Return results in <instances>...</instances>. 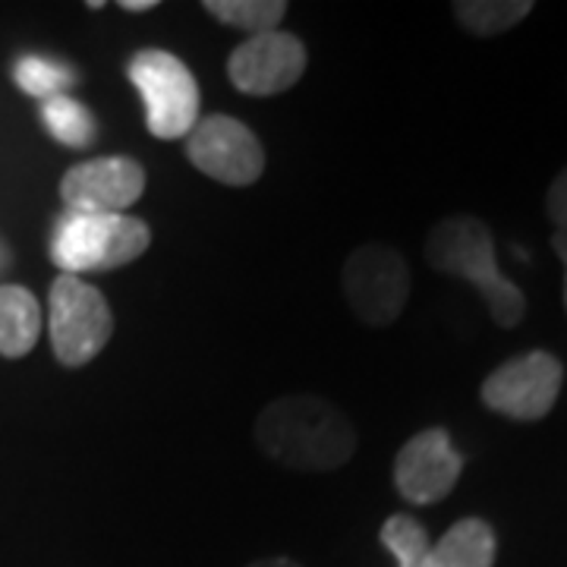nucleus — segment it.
I'll return each mask as SVG.
<instances>
[{
	"instance_id": "nucleus-5",
	"label": "nucleus",
	"mask_w": 567,
	"mask_h": 567,
	"mask_svg": "<svg viewBox=\"0 0 567 567\" xmlns=\"http://www.w3.org/2000/svg\"><path fill=\"white\" fill-rule=\"evenodd\" d=\"M48 334L61 365L92 363L114 334V316L102 290L76 275H58L48 293Z\"/></svg>"
},
{
	"instance_id": "nucleus-17",
	"label": "nucleus",
	"mask_w": 567,
	"mask_h": 567,
	"mask_svg": "<svg viewBox=\"0 0 567 567\" xmlns=\"http://www.w3.org/2000/svg\"><path fill=\"white\" fill-rule=\"evenodd\" d=\"M13 80L29 99L48 102V99L66 95V89L76 85V70H70L66 63L44 61V58H22L13 70Z\"/></svg>"
},
{
	"instance_id": "nucleus-2",
	"label": "nucleus",
	"mask_w": 567,
	"mask_h": 567,
	"mask_svg": "<svg viewBox=\"0 0 567 567\" xmlns=\"http://www.w3.org/2000/svg\"><path fill=\"white\" fill-rule=\"evenodd\" d=\"M425 262L435 271L461 278L480 290L495 324L517 328L527 316V297L517 284L498 271L492 230L473 215H454L439 221L425 237Z\"/></svg>"
},
{
	"instance_id": "nucleus-15",
	"label": "nucleus",
	"mask_w": 567,
	"mask_h": 567,
	"mask_svg": "<svg viewBox=\"0 0 567 567\" xmlns=\"http://www.w3.org/2000/svg\"><path fill=\"white\" fill-rule=\"evenodd\" d=\"M41 121L48 126V133L66 148H89L99 136V123L92 117V111L70 95L41 102Z\"/></svg>"
},
{
	"instance_id": "nucleus-12",
	"label": "nucleus",
	"mask_w": 567,
	"mask_h": 567,
	"mask_svg": "<svg viewBox=\"0 0 567 567\" xmlns=\"http://www.w3.org/2000/svg\"><path fill=\"white\" fill-rule=\"evenodd\" d=\"M41 306L32 290L20 284L0 287V357L20 360L41 338Z\"/></svg>"
},
{
	"instance_id": "nucleus-3",
	"label": "nucleus",
	"mask_w": 567,
	"mask_h": 567,
	"mask_svg": "<svg viewBox=\"0 0 567 567\" xmlns=\"http://www.w3.org/2000/svg\"><path fill=\"white\" fill-rule=\"evenodd\" d=\"M152 246V227L133 215H85L66 212L54 224L51 259L63 275L114 271L136 262Z\"/></svg>"
},
{
	"instance_id": "nucleus-16",
	"label": "nucleus",
	"mask_w": 567,
	"mask_h": 567,
	"mask_svg": "<svg viewBox=\"0 0 567 567\" xmlns=\"http://www.w3.org/2000/svg\"><path fill=\"white\" fill-rule=\"evenodd\" d=\"M205 13L249 35H265L281 25L287 3L284 0H205Z\"/></svg>"
},
{
	"instance_id": "nucleus-6",
	"label": "nucleus",
	"mask_w": 567,
	"mask_h": 567,
	"mask_svg": "<svg viewBox=\"0 0 567 567\" xmlns=\"http://www.w3.org/2000/svg\"><path fill=\"white\" fill-rule=\"evenodd\" d=\"M344 297L353 316L372 328L394 324L410 300V268L385 244H365L344 262Z\"/></svg>"
},
{
	"instance_id": "nucleus-1",
	"label": "nucleus",
	"mask_w": 567,
	"mask_h": 567,
	"mask_svg": "<svg viewBox=\"0 0 567 567\" xmlns=\"http://www.w3.org/2000/svg\"><path fill=\"white\" fill-rule=\"evenodd\" d=\"M256 442L275 464L303 473L344 466L357 451V429L344 410L316 394H287L256 420Z\"/></svg>"
},
{
	"instance_id": "nucleus-18",
	"label": "nucleus",
	"mask_w": 567,
	"mask_h": 567,
	"mask_svg": "<svg viewBox=\"0 0 567 567\" xmlns=\"http://www.w3.org/2000/svg\"><path fill=\"white\" fill-rule=\"evenodd\" d=\"M382 546L394 555L398 567H429V558H432L429 533L420 520H413L406 514L388 517L382 527Z\"/></svg>"
},
{
	"instance_id": "nucleus-10",
	"label": "nucleus",
	"mask_w": 567,
	"mask_h": 567,
	"mask_svg": "<svg viewBox=\"0 0 567 567\" xmlns=\"http://www.w3.org/2000/svg\"><path fill=\"white\" fill-rule=\"evenodd\" d=\"M145 171L133 158H92L70 167L61 181L66 212L85 215H123L142 199Z\"/></svg>"
},
{
	"instance_id": "nucleus-7",
	"label": "nucleus",
	"mask_w": 567,
	"mask_h": 567,
	"mask_svg": "<svg viewBox=\"0 0 567 567\" xmlns=\"http://www.w3.org/2000/svg\"><path fill=\"white\" fill-rule=\"evenodd\" d=\"M565 385V365L548 350H529L502 363L483 382V404L520 423H536L551 413Z\"/></svg>"
},
{
	"instance_id": "nucleus-21",
	"label": "nucleus",
	"mask_w": 567,
	"mask_h": 567,
	"mask_svg": "<svg viewBox=\"0 0 567 567\" xmlns=\"http://www.w3.org/2000/svg\"><path fill=\"white\" fill-rule=\"evenodd\" d=\"M121 7L126 13H142V10H155L158 3L155 0H123Z\"/></svg>"
},
{
	"instance_id": "nucleus-11",
	"label": "nucleus",
	"mask_w": 567,
	"mask_h": 567,
	"mask_svg": "<svg viewBox=\"0 0 567 567\" xmlns=\"http://www.w3.org/2000/svg\"><path fill=\"white\" fill-rule=\"evenodd\" d=\"M464 470V457L451 445L445 429L416 432L394 461V486L410 505H435L451 495Z\"/></svg>"
},
{
	"instance_id": "nucleus-14",
	"label": "nucleus",
	"mask_w": 567,
	"mask_h": 567,
	"mask_svg": "<svg viewBox=\"0 0 567 567\" xmlns=\"http://www.w3.org/2000/svg\"><path fill=\"white\" fill-rule=\"evenodd\" d=\"M529 13H533L529 0H461V3H454L457 22L480 39L511 32L517 22L527 20Z\"/></svg>"
},
{
	"instance_id": "nucleus-4",
	"label": "nucleus",
	"mask_w": 567,
	"mask_h": 567,
	"mask_svg": "<svg viewBox=\"0 0 567 567\" xmlns=\"http://www.w3.org/2000/svg\"><path fill=\"white\" fill-rule=\"evenodd\" d=\"M126 76L145 102V123L155 140H186L199 123V85L189 66L162 48H142L126 63Z\"/></svg>"
},
{
	"instance_id": "nucleus-19",
	"label": "nucleus",
	"mask_w": 567,
	"mask_h": 567,
	"mask_svg": "<svg viewBox=\"0 0 567 567\" xmlns=\"http://www.w3.org/2000/svg\"><path fill=\"white\" fill-rule=\"evenodd\" d=\"M546 215L558 227V234H567V167L548 186Z\"/></svg>"
},
{
	"instance_id": "nucleus-20",
	"label": "nucleus",
	"mask_w": 567,
	"mask_h": 567,
	"mask_svg": "<svg viewBox=\"0 0 567 567\" xmlns=\"http://www.w3.org/2000/svg\"><path fill=\"white\" fill-rule=\"evenodd\" d=\"M551 249L558 252V259L565 265V309H567V234H558L555 230V237H551Z\"/></svg>"
},
{
	"instance_id": "nucleus-9",
	"label": "nucleus",
	"mask_w": 567,
	"mask_h": 567,
	"mask_svg": "<svg viewBox=\"0 0 567 567\" xmlns=\"http://www.w3.org/2000/svg\"><path fill=\"white\" fill-rule=\"evenodd\" d=\"M306 63L309 58L303 41L275 29L265 35H249L244 44H237L227 61V76L244 95L271 99L303 80Z\"/></svg>"
},
{
	"instance_id": "nucleus-8",
	"label": "nucleus",
	"mask_w": 567,
	"mask_h": 567,
	"mask_svg": "<svg viewBox=\"0 0 567 567\" xmlns=\"http://www.w3.org/2000/svg\"><path fill=\"white\" fill-rule=\"evenodd\" d=\"M186 155L199 174L224 186H249L265 174V148L259 136L227 114L199 117L186 136Z\"/></svg>"
},
{
	"instance_id": "nucleus-13",
	"label": "nucleus",
	"mask_w": 567,
	"mask_h": 567,
	"mask_svg": "<svg viewBox=\"0 0 567 567\" xmlns=\"http://www.w3.org/2000/svg\"><path fill=\"white\" fill-rule=\"evenodd\" d=\"M495 529L480 517H464L432 546L429 567H492Z\"/></svg>"
},
{
	"instance_id": "nucleus-22",
	"label": "nucleus",
	"mask_w": 567,
	"mask_h": 567,
	"mask_svg": "<svg viewBox=\"0 0 567 567\" xmlns=\"http://www.w3.org/2000/svg\"><path fill=\"white\" fill-rule=\"evenodd\" d=\"M249 567H300L297 561H290V558H262V561H252Z\"/></svg>"
}]
</instances>
